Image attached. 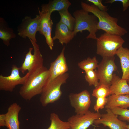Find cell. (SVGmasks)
<instances>
[{"mask_svg": "<svg viewBox=\"0 0 129 129\" xmlns=\"http://www.w3.org/2000/svg\"><path fill=\"white\" fill-rule=\"evenodd\" d=\"M110 87L111 95L129 94V85L127 80L122 79L115 74H113Z\"/></svg>", "mask_w": 129, "mask_h": 129, "instance_id": "16", "label": "cell"}, {"mask_svg": "<svg viewBox=\"0 0 129 129\" xmlns=\"http://www.w3.org/2000/svg\"><path fill=\"white\" fill-rule=\"evenodd\" d=\"M119 2L122 3L123 5V11H125L129 7V0H110L106 1V3L112 4L115 2Z\"/></svg>", "mask_w": 129, "mask_h": 129, "instance_id": "31", "label": "cell"}, {"mask_svg": "<svg viewBox=\"0 0 129 129\" xmlns=\"http://www.w3.org/2000/svg\"><path fill=\"white\" fill-rule=\"evenodd\" d=\"M111 110L114 114L119 116L118 118L120 120L129 122V109L116 107Z\"/></svg>", "mask_w": 129, "mask_h": 129, "instance_id": "27", "label": "cell"}, {"mask_svg": "<svg viewBox=\"0 0 129 129\" xmlns=\"http://www.w3.org/2000/svg\"><path fill=\"white\" fill-rule=\"evenodd\" d=\"M12 29L7 26L6 22L2 18H0V38L4 43L7 46L10 45V42L16 37Z\"/></svg>", "mask_w": 129, "mask_h": 129, "instance_id": "20", "label": "cell"}, {"mask_svg": "<svg viewBox=\"0 0 129 129\" xmlns=\"http://www.w3.org/2000/svg\"><path fill=\"white\" fill-rule=\"evenodd\" d=\"M126 128L127 129H129V125H127L126 126Z\"/></svg>", "mask_w": 129, "mask_h": 129, "instance_id": "33", "label": "cell"}, {"mask_svg": "<svg viewBox=\"0 0 129 129\" xmlns=\"http://www.w3.org/2000/svg\"><path fill=\"white\" fill-rule=\"evenodd\" d=\"M85 79L89 86H93L95 87L99 84V79L96 70H90L85 71Z\"/></svg>", "mask_w": 129, "mask_h": 129, "instance_id": "26", "label": "cell"}, {"mask_svg": "<svg viewBox=\"0 0 129 129\" xmlns=\"http://www.w3.org/2000/svg\"><path fill=\"white\" fill-rule=\"evenodd\" d=\"M106 113L101 114V117L95 120L94 124L96 125L102 124L110 129H126V123L120 120L118 115L110 109H106Z\"/></svg>", "mask_w": 129, "mask_h": 129, "instance_id": "13", "label": "cell"}, {"mask_svg": "<svg viewBox=\"0 0 129 129\" xmlns=\"http://www.w3.org/2000/svg\"><path fill=\"white\" fill-rule=\"evenodd\" d=\"M21 109L16 103H14L8 107L6 115V127L8 129H20L18 116Z\"/></svg>", "mask_w": 129, "mask_h": 129, "instance_id": "14", "label": "cell"}, {"mask_svg": "<svg viewBox=\"0 0 129 129\" xmlns=\"http://www.w3.org/2000/svg\"><path fill=\"white\" fill-rule=\"evenodd\" d=\"M96 53L102 58L114 57L125 42L121 36L106 32L97 38Z\"/></svg>", "mask_w": 129, "mask_h": 129, "instance_id": "4", "label": "cell"}, {"mask_svg": "<svg viewBox=\"0 0 129 129\" xmlns=\"http://www.w3.org/2000/svg\"><path fill=\"white\" fill-rule=\"evenodd\" d=\"M75 19V23L73 32L75 36L79 32L87 30L89 34L86 38L96 40V33L98 30V20L94 15H90L89 12L82 9L75 11L73 13Z\"/></svg>", "mask_w": 129, "mask_h": 129, "instance_id": "3", "label": "cell"}, {"mask_svg": "<svg viewBox=\"0 0 129 129\" xmlns=\"http://www.w3.org/2000/svg\"></svg>", "mask_w": 129, "mask_h": 129, "instance_id": "36", "label": "cell"}, {"mask_svg": "<svg viewBox=\"0 0 129 129\" xmlns=\"http://www.w3.org/2000/svg\"><path fill=\"white\" fill-rule=\"evenodd\" d=\"M29 74L27 80L19 91L23 99L28 101L41 94L49 76L48 69L44 66Z\"/></svg>", "mask_w": 129, "mask_h": 129, "instance_id": "1", "label": "cell"}, {"mask_svg": "<svg viewBox=\"0 0 129 129\" xmlns=\"http://www.w3.org/2000/svg\"><path fill=\"white\" fill-rule=\"evenodd\" d=\"M81 5L84 11L90 12L96 16L98 20L97 28L105 32L122 36L128 32L125 28L118 24L117 18L111 16L107 11L100 10L93 5H90L81 1Z\"/></svg>", "mask_w": 129, "mask_h": 129, "instance_id": "2", "label": "cell"}, {"mask_svg": "<svg viewBox=\"0 0 129 129\" xmlns=\"http://www.w3.org/2000/svg\"><path fill=\"white\" fill-rule=\"evenodd\" d=\"M111 95L109 86L100 84L93 89L92 96L96 98L99 97H107Z\"/></svg>", "mask_w": 129, "mask_h": 129, "instance_id": "25", "label": "cell"}, {"mask_svg": "<svg viewBox=\"0 0 129 129\" xmlns=\"http://www.w3.org/2000/svg\"><path fill=\"white\" fill-rule=\"evenodd\" d=\"M107 102V97H99L97 98L95 104L94 106V111L99 112L100 110L102 109L105 107Z\"/></svg>", "mask_w": 129, "mask_h": 129, "instance_id": "29", "label": "cell"}, {"mask_svg": "<svg viewBox=\"0 0 129 129\" xmlns=\"http://www.w3.org/2000/svg\"><path fill=\"white\" fill-rule=\"evenodd\" d=\"M6 126V115L5 114H0V126Z\"/></svg>", "mask_w": 129, "mask_h": 129, "instance_id": "32", "label": "cell"}, {"mask_svg": "<svg viewBox=\"0 0 129 129\" xmlns=\"http://www.w3.org/2000/svg\"><path fill=\"white\" fill-rule=\"evenodd\" d=\"M75 36L73 31L59 21L56 24L55 35L53 38V40H58L63 45L64 44L69 43Z\"/></svg>", "mask_w": 129, "mask_h": 129, "instance_id": "15", "label": "cell"}, {"mask_svg": "<svg viewBox=\"0 0 129 129\" xmlns=\"http://www.w3.org/2000/svg\"><path fill=\"white\" fill-rule=\"evenodd\" d=\"M98 62L96 56L92 58L88 57L79 62L78 64V67L85 71L95 70L98 65Z\"/></svg>", "mask_w": 129, "mask_h": 129, "instance_id": "23", "label": "cell"}, {"mask_svg": "<svg viewBox=\"0 0 129 129\" xmlns=\"http://www.w3.org/2000/svg\"><path fill=\"white\" fill-rule=\"evenodd\" d=\"M60 16L59 22L65 25L72 31H73L75 23V19L72 16L68 9L58 12Z\"/></svg>", "mask_w": 129, "mask_h": 129, "instance_id": "22", "label": "cell"}, {"mask_svg": "<svg viewBox=\"0 0 129 129\" xmlns=\"http://www.w3.org/2000/svg\"><path fill=\"white\" fill-rule=\"evenodd\" d=\"M30 40L33 48H29L28 51L25 55L24 62L19 67L20 71L23 74L27 70L30 73L44 66L43 59L39 45L36 42Z\"/></svg>", "mask_w": 129, "mask_h": 129, "instance_id": "6", "label": "cell"}, {"mask_svg": "<svg viewBox=\"0 0 129 129\" xmlns=\"http://www.w3.org/2000/svg\"><path fill=\"white\" fill-rule=\"evenodd\" d=\"M116 55L120 59L123 73L121 78L127 80L129 76V49L122 46L117 51Z\"/></svg>", "mask_w": 129, "mask_h": 129, "instance_id": "19", "label": "cell"}, {"mask_svg": "<svg viewBox=\"0 0 129 129\" xmlns=\"http://www.w3.org/2000/svg\"><path fill=\"white\" fill-rule=\"evenodd\" d=\"M101 114L99 112H94L89 110L84 114L73 115L67 120L70 129H87L94 124L95 120L101 117Z\"/></svg>", "mask_w": 129, "mask_h": 129, "instance_id": "10", "label": "cell"}, {"mask_svg": "<svg viewBox=\"0 0 129 129\" xmlns=\"http://www.w3.org/2000/svg\"><path fill=\"white\" fill-rule=\"evenodd\" d=\"M69 98L70 105L74 108L76 114H84L89 110L91 102L90 93L87 90L78 93H70Z\"/></svg>", "mask_w": 129, "mask_h": 129, "instance_id": "11", "label": "cell"}, {"mask_svg": "<svg viewBox=\"0 0 129 129\" xmlns=\"http://www.w3.org/2000/svg\"><path fill=\"white\" fill-rule=\"evenodd\" d=\"M71 5V3L68 0H54L49 1L47 4L42 5L40 11L43 13L51 14L54 11L59 12L68 9Z\"/></svg>", "mask_w": 129, "mask_h": 129, "instance_id": "18", "label": "cell"}, {"mask_svg": "<svg viewBox=\"0 0 129 129\" xmlns=\"http://www.w3.org/2000/svg\"><path fill=\"white\" fill-rule=\"evenodd\" d=\"M69 77V74L66 73L45 85L39 98L40 102L43 106L45 107L60 98L62 94L61 87L66 83Z\"/></svg>", "mask_w": 129, "mask_h": 129, "instance_id": "5", "label": "cell"}, {"mask_svg": "<svg viewBox=\"0 0 129 129\" xmlns=\"http://www.w3.org/2000/svg\"><path fill=\"white\" fill-rule=\"evenodd\" d=\"M51 124L47 129H70L69 123L62 120L56 113H53L50 115Z\"/></svg>", "mask_w": 129, "mask_h": 129, "instance_id": "21", "label": "cell"}, {"mask_svg": "<svg viewBox=\"0 0 129 129\" xmlns=\"http://www.w3.org/2000/svg\"><path fill=\"white\" fill-rule=\"evenodd\" d=\"M65 49L64 46L56 59L51 63L48 69L49 76L46 84L59 76L66 73L68 71V68L64 55Z\"/></svg>", "mask_w": 129, "mask_h": 129, "instance_id": "12", "label": "cell"}, {"mask_svg": "<svg viewBox=\"0 0 129 129\" xmlns=\"http://www.w3.org/2000/svg\"><path fill=\"white\" fill-rule=\"evenodd\" d=\"M53 24V22L51 19L49 22L48 29L44 36L46 43L51 50L53 49L54 45L53 40L51 36V32Z\"/></svg>", "mask_w": 129, "mask_h": 129, "instance_id": "28", "label": "cell"}, {"mask_svg": "<svg viewBox=\"0 0 129 129\" xmlns=\"http://www.w3.org/2000/svg\"></svg>", "mask_w": 129, "mask_h": 129, "instance_id": "35", "label": "cell"}, {"mask_svg": "<svg viewBox=\"0 0 129 129\" xmlns=\"http://www.w3.org/2000/svg\"><path fill=\"white\" fill-rule=\"evenodd\" d=\"M127 83L129 85V76L127 80Z\"/></svg>", "mask_w": 129, "mask_h": 129, "instance_id": "34", "label": "cell"}, {"mask_svg": "<svg viewBox=\"0 0 129 129\" xmlns=\"http://www.w3.org/2000/svg\"><path fill=\"white\" fill-rule=\"evenodd\" d=\"M87 1L93 4V5L97 7L100 10L107 11L108 10L107 6L104 5L102 3L101 0H88Z\"/></svg>", "mask_w": 129, "mask_h": 129, "instance_id": "30", "label": "cell"}, {"mask_svg": "<svg viewBox=\"0 0 129 129\" xmlns=\"http://www.w3.org/2000/svg\"><path fill=\"white\" fill-rule=\"evenodd\" d=\"M115 59L114 56L102 58L101 62L98 64L96 72L99 84L109 86L111 85L113 73L118 69Z\"/></svg>", "mask_w": 129, "mask_h": 129, "instance_id": "7", "label": "cell"}, {"mask_svg": "<svg viewBox=\"0 0 129 129\" xmlns=\"http://www.w3.org/2000/svg\"><path fill=\"white\" fill-rule=\"evenodd\" d=\"M106 109H112L116 107L127 108L129 107V94H112L107 97Z\"/></svg>", "mask_w": 129, "mask_h": 129, "instance_id": "17", "label": "cell"}, {"mask_svg": "<svg viewBox=\"0 0 129 129\" xmlns=\"http://www.w3.org/2000/svg\"><path fill=\"white\" fill-rule=\"evenodd\" d=\"M41 18L39 15L32 18L30 16H26L22 21L18 28V34L21 37L29 39L37 42L36 34L38 31Z\"/></svg>", "mask_w": 129, "mask_h": 129, "instance_id": "9", "label": "cell"}, {"mask_svg": "<svg viewBox=\"0 0 129 129\" xmlns=\"http://www.w3.org/2000/svg\"><path fill=\"white\" fill-rule=\"evenodd\" d=\"M10 75L8 76L0 75V90L12 92L16 86L19 85H23L27 80L29 74L28 72L23 77L19 74V67L13 64Z\"/></svg>", "mask_w": 129, "mask_h": 129, "instance_id": "8", "label": "cell"}, {"mask_svg": "<svg viewBox=\"0 0 129 129\" xmlns=\"http://www.w3.org/2000/svg\"><path fill=\"white\" fill-rule=\"evenodd\" d=\"M38 11L40 18V21L38 31L44 36L48 29L49 22L51 19V14L42 12L38 8Z\"/></svg>", "mask_w": 129, "mask_h": 129, "instance_id": "24", "label": "cell"}]
</instances>
